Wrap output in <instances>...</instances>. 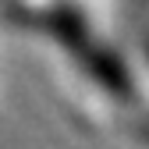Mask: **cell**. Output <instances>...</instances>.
Wrapping results in <instances>:
<instances>
[{
	"label": "cell",
	"instance_id": "2",
	"mask_svg": "<svg viewBox=\"0 0 149 149\" xmlns=\"http://www.w3.org/2000/svg\"><path fill=\"white\" fill-rule=\"evenodd\" d=\"M132 135H135V139H142V142H149V117H142V121H135V124H132Z\"/></svg>",
	"mask_w": 149,
	"mask_h": 149
},
{
	"label": "cell",
	"instance_id": "1",
	"mask_svg": "<svg viewBox=\"0 0 149 149\" xmlns=\"http://www.w3.org/2000/svg\"><path fill=\"white\" fill-rule=\"evenodd\" d=\"M11 18L22 22V25L39 29L46 36H53L107 92H114V96H121V100H132L135 89H132V78H128L121 57L114 50H107V46L96 43V36L89 32L85 18L78 14L74 4L53 0V4H46V7H11Z\"/></svg>",
	"mask_w": 149,
	"mask_h": 149
}]
</instances>
